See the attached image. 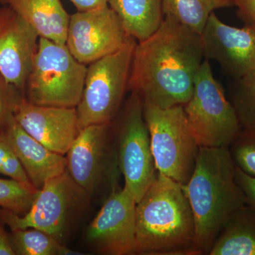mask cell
Instances as JSON below:
<instances>
[{
    "mask_svg": "<svg viewBox=\"0 0 255 255\" xmlns=\"http://www.w3.org/2000/svg\"><path fill=\"white\" fill-rule=\"evenodd\" d=\"M201 34L169 17L148 38L137 42L128 90L142 104L159 109L190 100L204 61Z\"/></svg>",
    "mask_w": 255,
    "mask_h": 255,
    "instance_id": "6da1fadb",
    "label": "cell"
},
{
    "mask_svg": "<svg viewBox=\"0 0 255 255\" xmlns=\"http://www.w3.org/2000/svg\"><path fill=\"white\" fill-rule=\"evenodd\" d=\"M135 255H201L184 186L157 172L136 203Z\"/></svg>",
    "mask_w": 255,
    "mask_h": 255,
    "instance_id": "7a4b0ae2",
    "label": "cell"
},
{
    "mask_svg": "<svg viewBox=\"0 0 255 255\" xmlns=\"http://www.w3.org/2000/svg\"><path fill=\"white\" fill-rule=\"evenodd\" d=\"M228 147H199L195 168L184 186L195 223L196 244L209 255L228 220L246 204Z\"/></svg>",
    "mask_w": 255,
    "mask_h": 255,
    "instance_id": "3957f363",
    "label": "cell"
},
{
    "mask_svg": "<svg viewBox=\"0 0 255 255\" xmlns=\"http://www.w3.org/2000/svg\"><path fill=\"white\" fill-rule=\"evenodd\" d=\"M87 68L71 54L66 45L39 37L25 97L33 105L76 108Z\"/></svg>",
    "mask_w": 255,
    "mask_h": 255,
    "instance_id": "277c9868",
    "label": "cell"
},
{
    "mask_svg": "<svg viewBox=\"0 0 255 255\" xmlns=\"http://www.w3.org/2000/svg\"><path fill=\"white\" fill-rule=\"evenodd\" d=\"M136 40L131 38L121 49L87 65L81 99L76 107L81 129L111 124L118 114L126 92Z\"/></svg>",
    "mask_w": 255,
    "mask_h": 255,
    "instance_id": "5b68a950",
    "label": "cell"
},
{
    "mask_svg": "<svg viewBox=\"0 0 255 255\" xmlns=\"http://www.w3.org/2000/svg\"><path fill=\"white\" fill-rule=\"evenodd\" d=\"M142 105L157 172L186 185L194 172L200 147L184 106L159 109Z\"/></svg>",
    "mask_w": 255,
    "mask_h": 255,
    "instance_id": "8992f818",
    "label": "cell"
},
{
    "mask_svg": "<svg viewBox=\"0 0 255 255\" xmlns=\"http://www.w3.org/2000/svg\"><path fill=\"white\" fill-rule=\"evenodd\" d=\"M184 109L199 147H228L241 131L236 110L214 78L209 60L201 64Z\"/></svg>",
    "mask_w": 255,
    "mask_h": 255,
    "instance_id": "52a82bcc",
    "label": "cell"
},
{
    "mask_svg": "<svg viewBox=\"0 0 255 255\" xmlns=\"http://www.w3.org/2000/svg\"><path fill=\"white\" fill-rule=\"evenodd\" d=\"M89 196L67 171L45 183L26 214L1 210L0 219L11 231L35 228L63 241L73 215Z\"/></svg>",
    "mask_w": 255,
    "mask_h": 255,
    "instance_id": "ba28073f",
    "label": "cell"
},
{
    "mask_svg": "<svg viewBox=\"0 0 255 255\" xmlns=\"http://www.w3.org/2000/svg\"><path fill=\"white\" fill-rule=\"evenodd\" d=\"M117 159L125 184L138 202L157 175L150 132L140 97L131 92L117 134Z\"/></svg>",
    "mask_w": 255,
    "mask_h": 255,
    "instance_id": "9c48e42d",
    "label": "cell"
},
{
    "mask_svg": "<svg viewBox=\"0 0 255 255\" xmlns=\"http://www.w3.org/2000/svg\"><path fill=\"white\" fill-rule=\"evenodd\" d=\"M131 38L108 4L70 15L65 45L80 63L88 65L121 49Z\"/></svg>",
    "mask_w": 255,
    "mask_h": 255,
    "instance_id": "30bf717a",
    "label": "cell"
},
{
    "mask_svg": "<svg viewBox=\"0 0 255 255\" xmlns=\"http://www.w3.org/2000/svg\"><path fill=\"white\" fill-rule=\"evenodd\" d=\"M136 201L127 188H114L89 225L87 238L102 255H135Z\"/></svg>",
    "mask_w": 255,
    "mask_h": 255,
    "instance_id": "8fae6325",
    "label": "cell"
},
{
    "mask_svg": "<svg viewBox=\"0 0 255 255\" xmlns=\"http://www.w3.org/2000/svg\"><path fill=\"white\" fill-rule=\"evenodd\" d=\"M201 36L204 58L219 63L233 80L255 71V25L229 26L214 12Z\"/></svg>",
    "mask_w": 255,
    "mask_h": 255,
    "instance_id": "7c38bea8",
    "label": "cell"
},
{
    "mask_svg": "<svg viewBox=\"0 0 255 255\" xmlns=\"http://www.w3.org/2000/svg\"><path fill=\"white\" fill-rule=\"evenodd\" d=\"M110 124L84 128L66 154V171L74 182L90 195L107 173L119 167L117 152L111 150Z\"/></svg>",
    "mask_w": 255,
    "mask_h": 255,
    "instance_id": "4fadbf2b",
    "label": "cell"
},
{
    "mask_svg": "<svg viewBox=\"0 0 255 255\" xmlns=\"http://www.w3.org/2000/svg\"><path fill=\"white\" fill-rule=\"evenodd\" d=\"M13 117L23 130L49 150L66 155L81 131L76 108L33 105L21 96Z\"/></svg>",
    "mask_w": 255,
    "mask_h": 255,
    "instance_id": "5bb4252c",
    "label": "cell"
},
{
    "mask_svg": "<svg viewBox=\"0 0 255 255\" xmlns=\"http://www.w3.org/2000/svg\"><path fill=\"white\" fill-rule=\"evenodd\" d=\"M38 39L36 31L14 10L0 8V74L23 94Z\"/></svg>",
    "mask_w": 255,
    "mask_h": 255,
    "instance_id": "9a60e30c",
    "label": "cell"
},
{
    "mask_svg": "<svg viewBox=\"0 0 255 255\" xmlns=\"http://www.w3.org/2000/svg\"><path fill=\"white\" fill-rule=\"evenodd\" d=\"M2 131L37 190H41L51 178L66 171V156L49 150L33 138L18 125L12 114Z\"/></svg>",
    "mask_w": 255,
    "mask_h": 255,
    "instance_id": "2e32d148",
    "label": "cell"
},
{
    "mask_svg": "<svg viewBox=\"0 0 255 255\" xmlns=\"http://www.w3.org/2000/svg\"><path fill=\"white\" fill-rule=\"evenodd\" d=\"M14 10L39 37L65 44L70 16L60 0H0Z\"/></svg>",
    "mask_w": 255,
    "mask_h": 255,
    "instance_id": "e0dca14e",
    "label": "cell"
},
{
    "mask_svg": "<svg viewBox=\"0 0 255 255\" xmlns=\"http://www.w3.org/2000/svg\"><path fill=\"white\" fill-rule=\"evenodd\" d=\"M209 255H255V208L243 206L228 220Z\"/></svg>",
    "mask_w": 255,
    "mask_h": 255,
    "instance_id": "ac0fdd59",
    "label": "cell"
},
{
    "mask_svg": "<svg viewBox=\"0 0 255 255\" xmlns=\"http://www.w3.org/2000/svg\"><path fill=\"white\" fill-rule=\"evenodd\" d=\"M109 5L137 42L148 38L164 20L162 0H110Z\"/></svg>",
    "mask_w": 255,
    "mask_h": 255,
    "instance_id": "d6986e66",
    "label": "cell"
},
{
    "mask_svg": "<svg viewBox=\"0 0 255 255\" xmlns=\"http://www.w3.org/2000/svg\"><path fill=\"white\" fill-rule=\"evenodd\" d=\"M234 6L233 0H162L164 17L201 34L215 10Z\"/></svg>",
    "mask_w": 255,
    "mask_h": 255,
    "instance_id": "ffe728a7",
    "label": "cell"
},
{
    "mask_svg": "<svg viewBox=\"0 0 255 255\" xmlns=\"http://www.w3.org/2000/svg\"><path fill=\"white\" fill-rule=\"evenodd\" d=\"M10 240L15 255H81L70 251L48 233L35 228L11 231Z\"/></svg>",
    "mask_w": 255,
    "mask_h": 255,
    "instance_id": "44dd1931",
    "label": "cell"
},
{
    "mask_svg": "<svg viewBox=\"0 0 255 255\" xmlns=\"http://www.w3.org/2000/svg\"><path fill=\"white\" fill-rule=\"evenodd\" d=\"M233 81L229 100L236 110L242 129L255 130V71Z\"/></svg>",
    "mask_w": 255,
    "mask_h": 255,
    "instance_id": "7402d4cb",
    "label": "cell"
},
{
    "mask_svg": "<svg viewBox=\"0 0 255 255\" xmlns=\"http://www.w3.org/2000/svg\"><path fill=\"white\" fill-rule=\"evenodd\" d=\"M38 192L31 184L0 178V207L22 216L29 210Z\"/></svg>",
    "mask_w": 255,
    "mask_h": 255,
    "instance_id": "603a6c76",
    "label": "cell"
},
{
    "mask_svg": "<svg viewBox=\"0 0 255 255\" xmlns=\"http://www.w3.org/2000/svg\"><path fill=\"white\" fill-rule=\"evenodd\" d=\"M228 149L238 168L255 177V130L242 129Z\"/></svg>",
    "mask_w": 255,
    "mask_h": 255,
    "instance_id": "cb8c5ba5",
    "label": "cell"
},
{
    "mask_svg": "<svg viewBox=\"0 0 255 255\" xmlns=\"http://www.w3.org/2000/svg\"><path fill=\"white\" fill-rule=\"evenodd\" d=\"M0 174L18 182L32 184L2 130L0 132Z\"/></svg>",
    "mask_w": 255,
    "mask_h": 255,
    "instance_id": "d4e9b609",
    "label": "cell"
},
{
    "mask_svg": "<svg viewBox=\"0 0 255 255\" xmlns=\"http://www.w3.org/2000/svg\"><path fill=\"white\" fill-rule=\"evenodd\" d=\"M24 94L9 85L0 74V132L12 114L15 103Z\"/></svg>",
    "mask_w": 255,
    "mask_h": 255,
    "instance_id": "484cf974",
    "label": "cell"
},
{
    "mask_svg": "<svg viewBox=\"0 0 255 255\" xmlns=\"http://www.w3.org/2000/svg\"><path fill=\"white\" fill-rule=\"evenodd\" d=\"M236 179L246 198V204L255 208V177L236 167Z\"/></svg>",
    "mask_w": 255,
    "mask_h": 255,
    "instance_id": "4316f807",
    "label": "cell"
},
{
    "mask_svg": "<svg viewBox=\"0 0 255 255\" xmlns=\"http://www.w3.org/2000/svg\"><path fill=\"white\" fill-rule=\"evenodd\" d=\"M236 16L245 25H255V0H233Z\"/></svg>",
    "mask_w": 255,
    "mask_h": 255,
    "instance_id": "83f0119b",
    "label": "cell"
},
{
    "mask_svg": "<svg viewBox=\"0 0 255 255\" xmlns=\"http://www.w3.org/2000/svg\"><path fill=\"white\" fill-rule=\"evenodd\" d=\"M78 11H89L107 6L110 0H70Z\"/></svg>",
    "mask_w": 255,
    "mask_h": 255,
    "instance_id": "f1b7e54d",
    "label": "cell"
},
{
    "mask_svg": "<svg viewBox=\"0 0 255 255\" xmlns=\"http://www.w3.org/2000/svg\"><path fill=\"white\" fill-rule=\"evenodd\" d=\"M0 255H15L10 236L0 224Z\"/></svg>",
    "mask_w": 255,
    "mask_h": 255,
    "instance_id": "f546056e",
    "label": "cell"
}]
</instances>
